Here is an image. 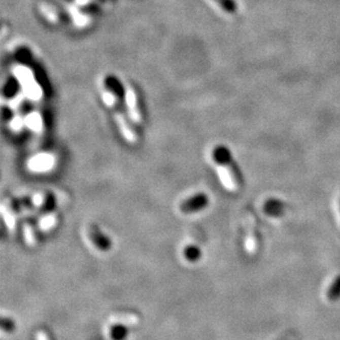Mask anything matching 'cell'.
I'll use <instances>...</instances> for the list:
<instances>
[{
  "label": "cell",
  "mask_w": 340,
  "mask_h": 340,
  "mask_svg": "<svg viewBox=\"0 0 340 340\" xmlns=\"http://www.w3.org/2000/svg\"><path fill=\"white\" fill-rule=\"evenodd\" d=\"M217 171L219 174V179L221 180L224 186L228 189H230V191H236L238 184L230 166L224 164V163H219L217 165Z\"/></svg>",
  "instance_id": "2"
},
{
  "label": "cell",
  "mask_w": 340,
  "mask_h": 340,
  "mask_svg": "<svg viewBox=\"0 0 340 340\" xmlns=\"http://www.w3.org/2000/svg\"><path fill=\"white\" fill-rule=\"evenodd\" d=\"M264 212L273 217H280L284 213V204L276 198L269 199L264 205Z\"/></svg>",
  "instance_id": "5"
},
{
  "label": "cell",
  "mask_w": 340,
  "mask_h": 340,
  "mask_svg": "<svg viewBox=\"0 0 340 340\" xmlns=\"http://www.w3.org/2000/svg\"><path fill=\"white\" fill-rule=\"evenodd\" d=\"M110 322L121 325H135L138 324L139 319L133 314H117L110 317Z\"/></svg>",
  "instance_id": "7"
},
{
  "label": "cell",
  "mask_w": 340,
  "mask_h": 340,
  "mask_svg": "<svg viewBox=\"0 0 340 340\" xmlns=\"http://www.w3.org/2000/svg\"><path fill=\"white\" fill-rule=\"evenodd\" d=\"M327 297L331 302H336V300L340 298V276L333 280V282L328 290V293H327Z\"/></svg>",
  "instance_id": "8"
},
{
  "label": "cell",
  "mask_w": 340,
  "mask_h": 340,
  "mask_svg": "<svg viewBox=\"0 0 340 340\" xmlns=\"http://www.w3.org/2000/svg\"><path fill=\"white\" fill-rule=\"evenodd\" d=\"M126 101H127L130 118H131L135 123H139L141 121V117H140V113L138 110V105H137V96H135L134 90L131 87L127 88Z\"/></svg>",
  "instance_id": "3"
},
{
  "label": "cell",
  "mask_w": 340,
  "mask_h": 340,
  "mask_svg": "<svg viewBox=\"0 0 340 340\" xmlns=\"http://www.w3.org/2000/svg\"><path fill=\"white\" fill-rule=\"evenodd\" d=\"M103 98H104L105 104H106L109 108L113 109L114 115H115L116 120H117V125H118L122 135L125 137L128 142L135 143L137 142V135L133 132V130L130 128V126L128 125L125 116L122 115V113L118 107V105H117V97L113 93H111V91H109L108 89H104L103 90Z\"/></svg>",
  "instance_id": "1"
},
{
  "label": "cell",
  "mask_w": 340,
  "mask_h": 340,
  "mask_svg": "<svg viewBox=\"0 0 340 340\" xmlns=\"http://www.w3.org/2000/svg\"><path fill=\"white\" fill-rule=\"evenodd\" d=\"M33 201H35V204L38 205V206H40L42 202H43V196L42 194H37L35 196V198H33Z\"/></svg>",
  "instance_id": "11"
},
{
  "label": "cell",
  "mask_w": 340,
  "mask_h": 340,
  "mask_svg": "<svg viewBox=\"0 0 340 340\" xmlns=\"http://www.w3.org/2000/svg\"><path fill=\"white\" fill-rule=\"evenodd\" d=\"M2 215L5 219L6 225H7L8 229L10 230H14L15 227H16V219H15V215L11 211V207L9 201L5 200L2 205Z\"/></svg>",
  "instance_id": "6"
},
{
  "label": "cell",
  "mask_w": 340,
  "mask_h": 340,
  "mask_svg": "<svg viewBox=\"0 0 340 340\" xmlns=\"http://www.w3.org/2000/svg\"><path fill=\"white\" fill-rule=\"evenodd\" d=\"M53 163L54 160L51 155H39L38 158L30 161V167L35 171H43V169L50 168Z\"/></svg>",
  "instance_id": "4"
},
{
  "label": "cell",
  "mask_w": 340,
  "mask_h": 340,
  "mask_svg": "<svg viewBox=\"0 0 340 340\" xmlns=\"http://www.w3.org/2000/svg\"><path fill=\"white\" fill-rule=\"evenodd\" d=\"M23 236H24V241L29 247H35L37 244V238L33 231V228L31 227V225L25 224L23 226Z\"/></svg>",
  "instance_id": "9"
},
{
  "label": "cell",
  "mask_w": 340,
  "mask_h": 340,
  "mask_svg": "<svg viewBox=\"0 0 340 340\" xmlns=\"http://www.w3.org/2000/svg\"><path fill=\"white\" fill-rule=\"evenodd\" d=\"M55 224H56V215L49 214L40 220V224H39V226H40V229L42 231H47V230H50L51 228H53Z\"/></svg>",
  "instance_id": "10"
}]
</instances>
